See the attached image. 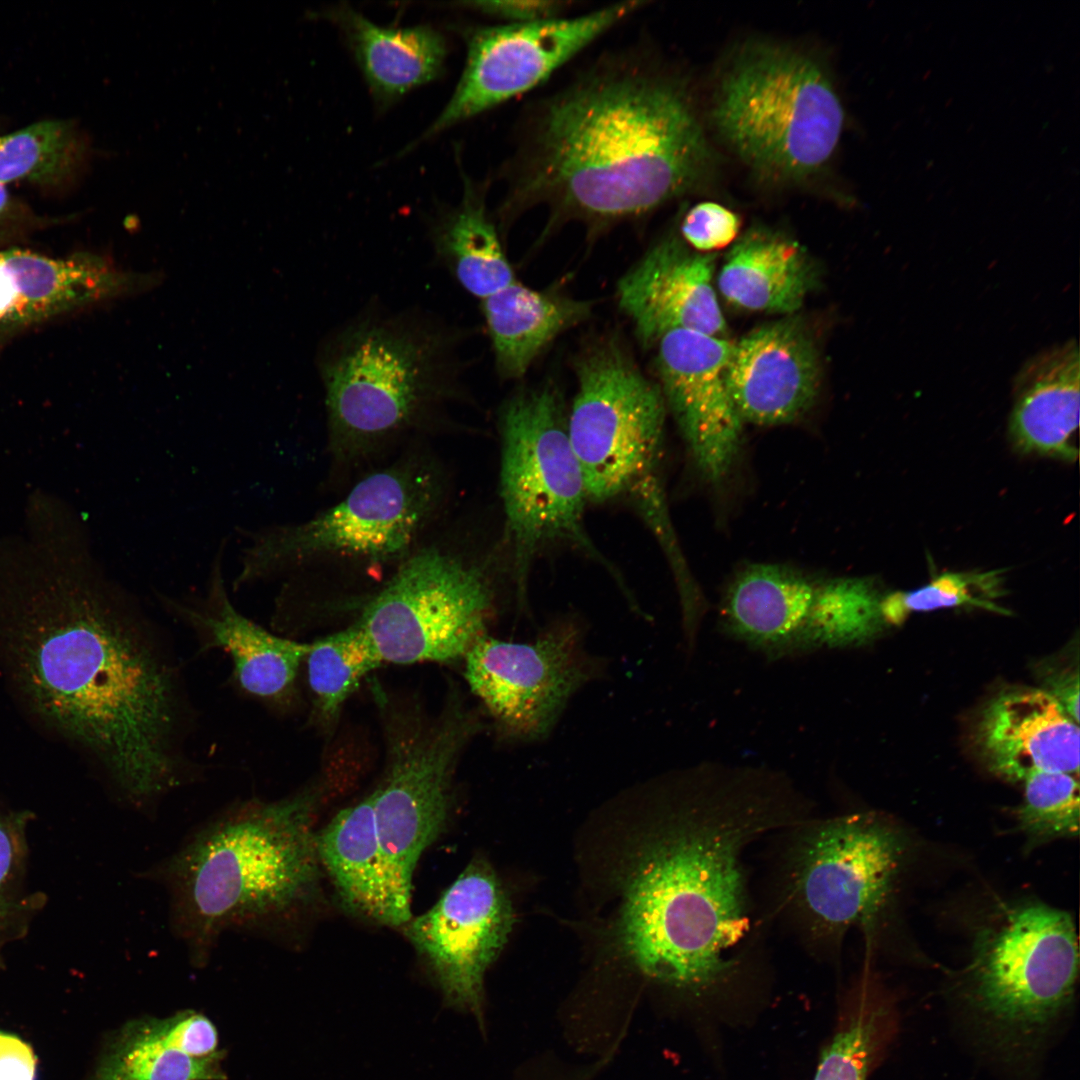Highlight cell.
Here are the masks:
<instances>
[{
	"label": "cell",
	"mask_w": 1080,
	"mask_h": 1080,
	"mask_svg": "<svg viewBox=\"0 0 1080 1080\" xmlns=\"http://www.w3.org/2000/svg\"><path fill=\"white\" fill-rule=\"evenodd\" d=\"M82 526L0 548V650L44 720L93 755L139 811L193 779L178 666Z\"/></svg>",
	"instance_id": "cell-1"
},
{
	"label": "cell",
	"mask_w": 1080,
	"mask_h": 1080,
	"mask_svg": "<svg viewBox=\"0 0 1080 1080\" xmlns=\"http://www.w3.org/2000/svg\"><path fill=\"white\" fill-rule=\"evenodd\" d=\"M519 120L500 233L544 207L542 239L573 222L593 239L695 191L712 168L688 85L639 40L598 55Z\"/></svg>",
	"instance_id": "cell-2"
},
{
	"label": "cell",
	"mask_w": 1080,
	"mask_h": 1080,
	"mask_svg": "<svg viewBox=\"0 0 1080 1080\" xmlns=\"http://www.w3.org/2000/svg\"><path fill=\"white\" fill-rule=\"evenodd\" d=\"M673 781V810L623 879L615 935L648 980L703 992L736 969L752 926L745 852L802 817L794 793L768 773L703 766Z\"/></svg>",
	"instance_id": "cell-3"
},
{
	"label": "cell",
	"mask_w": 1080,
	"mask_h": 1080,
	"mask_svg": "<svg viewBox=\"0 0 1080 1080\" xmlns=\"http://www.w3.org/2000/svg\"><path fill=\"white\" fill-rule=\"evenodd\" d=\"M320 785L273 801H236L143 876L168 896L169 919L192 962L228 931L267 936L312 896L320 872L314 823Z\"/></svg>",
	"instance_id": "cell-4"
},
{
	"label": "cell",
	"mask_w": 1080,
	"mask_h": 1080,
	"mask_svg": "<svg viewBox=\"0 0 1080 1080\" xmlns=\"http://www.w3.org/2000/svg\"><path fill=\"white\" fill-rule=\"evenodd\" d=\"M460 339L431 312L376 306L332 331L316 362L334 451L354 457L456 398Z\"/></svg>",
	"instance_id": "cell-5"
},
{
	"label": "cell",
	"mask_w": 1080,
	"mask_h": 1080,
	"mask_svg": "<svg viewBox=\"0 0 1080 1080\" xmlns=\"http://www.w3.org/2000/svg\"><path fill=\"white\" fill-rule=\"evenodd\" d=\"M567 430L588 501L633 506L664 550L675 577L688 572L662 478L666 404L657 383L615 336L579 352Z\"/></svg>",
	"instance_id": "cell-6"
},
{
	"label": "cell",
	"mask_w": 1080,
	"mask_h": 1080,
	"mask_svg": "<svg viewBox=\"0 0 1080 1080\" xmlns=\"http://www.w3.org/2000/svg\"><path fill=\"white\" fill-rule=\"evenodd\" d=\"M568 412L552 382L519 389L500 409V491L513 558L518 611L528 610V579L537 553L557 542L599 560L626 591L584 525L588 501L572 449Z\"/></svg>",
	"instance_id": "cell-7"
},
{
	"label": "cell",
	"mask_w": 1080,
	"mask_h": 1080,
	"mask_svg": "<svg viewBox=\"0 0 1080 1080\" xmlns=\"http://www.w3.org/2000/svg\"><path fill=\"white\" fill-rule=\"evenodd\" d=\"M722 138L767 177L800 180L820 171L842 132L844 112L811 59L771 46L742 52L724 74L713 107Z\"/></svg>",
	"instance_id": "cell-8"
},
{
	"label": "cell",
	"mask_w": 1080,
	"mask_h": 1080,
	"mask_svg": "<svg viewBox=\"0 0 1080 1080\" xmlns=\"http://www.w3.org/2000/svg\"><path fill=\"white\" fill-rule=\"evenodd\" d=\"M439 487L424 465L404 462L359 481L341 501L296 524L238 528L245 539L235 592L328 559L382 563L402 556L430 520Z\"/></svg>",
	"instance_id": "cell-9"
},
{
	"label": "cell",
	"mask_w": 1080,
	"mask_h": 1080,
	"mask_svg": "<svg viewBox=\"0 0 1080 1080\" xmlns=\"http://www.w3.org/2000/svg\"><path fill=\"white\" fill-rule=\"evenodd\" d=\"M456 696L435 719L416 709L385 713L387 766L371 795L391 891L408 917L414 870L446 827L456 764L482 728L478 713Z\"/></svg>",
	"instance_id": "cell-10"
},
{
	"label": "cell",
	"mask_w": 1080,
	"mask_h": 1080,
	"mask_svg": "<svg viewBox=\"0 0 1080 1080\" xmlns=\"http://www.w3.org/2000/svg\"><path fill=\"white\" fill-rule=\"evenodd\" d=\"M1078 966L1072 917L1039 902L1017 904L977 934L969 999L999 1034L1030 1040L1071 1001Z\"/></svg>",
	"instance_id": "cell-11"
},
{
	"label": "cell",
	"mask_w": 1080,
	"mask_h": 1080,
	"mask_svg": "<svg viewBox=\"0 0 1080 1080\" xmlns=\"http://www.w3.org/2000/svg\"><path fill=\"white\" fill-rule=\"evenodd\" d=\"M496 612V594L481 567L430 547L402 562L356 623L383 662H451L488 635Z\"/></svg>",
	"instance_id": "cell-12"
},
{
	"label": "cell",
	"mask_w": 1080,
	"mask_h": 1080,
	"mask_svg": "<svg viewBox=\"0 0 1080 1080\" xmlns=\"http://www.w3.org/2000/svg\"><path fill=\"white\" fill-rule=\"evenodd\" d=\"M463 660L471 692L499 742L511 747L546 740L573 697L608 671L607 660L588 649L584 624L568 616L528 640L486 635Z\"/></svg>",
	"instance_id": "cell-13"
},
{
	"label": "cell",
	"mask_w": 1080,
	"mask_h": 1080,
	"mask_svg": "<svg viewBox=\"0 0 1080 1080\" xmlns=\"http://www.w3.org/2000/svg\"><path fill=\"white\" fill-rule=\"evenodd\" d=\"M903 853L899 833L872 813L803 826L793 845L786 895L814 939L840 941L884 904Z\"/></svg>",
	"instance_id": "cell-14"
},
{
	"label": "cell",
	"mask_w": 1080,
	"mask_h": 1080,
	"mask_svg": "<svg viewBox=\"0 0 1080 1080\" xmlns=\"http://www.w3.org/2000/svg\"><path fill=\"white\" fill-rule=\"evenodd\" d=\"M646 4L626 0L579 15L468 28L462 75L421 139L536 88Z\"/></svg>",
	"instance_id": "cell-15"
},
{
	"label": "cell",
	"mask_w": 1080,
	"mask_h": 1080,
	"mask_svg": "<svg viewBox=\"0 0 1080 1080\" xmlns=\"http://www.w3.org/2000/svg\"><path fill=\"white\" fill-rule=\"evenodd\" d=\"M511 902L493 869L474 860L405 935L446 1007L472 1014L486 1033L484 977L512 930Z\"/></svg>",
	"instance_id": "cell-16"
},
{
	"label": "cell",
	"mask_w": 1080,
	"mask_h": 1080,
	"mask_svg": "<svg viewBox=\"0 0 1080 1080\" xmlns=\"http://www.w3.org/2000/svg\"><path fill=\"white\" fill-rule=\"evenodd\" d=\"M733 342L691 330H671L656 346L658 386L697 471L720 484L742 444L743 422L732 402L728 366Z\"/></svg>",
	"instance_id": "cell-17"
},
{
	"label": "cell",
	"mask_w": 1080,
	"mask_h": 1080,
	"mask_svg": "<svg viewBox=\"0 0 1080 1080\" xmlns=\"http://www.w3.org/2000/svg\"><path fill=\"white\" fill-rule=\"evenodd\" d=\"M163 280L158 270H127L111 257L90 251L53 257L0 247V330L133 298Z\"/></svg>",
	"instance_id": "cell-18"
},
{
	"label": "cell",
	"mask_w": 1080,
	"mask_h": 1080,
	"mask_svg": "<svg viewBox=\"0 0 1080 1080\" xmlns=\"http://www.w3.org/2000/svg\"><path fill=\"white\" fill-rule=\"evenodd\" d=\"M227 545L228 537H223L202 593L174 597L155 590L154 594L168 613L196 632L202 650L220 649L230 656L233 680L243 693L279 706L290 698L310 644L268 631L233 605L224 577Z\"/></svg>",
	"instance_id": "cell-19"
},
{
	"label": "cell",
	"mask_w": 1080,
	"mask_h": 1080,
	"mask_svg": "<svg viewBox=\"0 0 1080 1080\" xmlns=\"http://www.w3.org/2000/svg\"><path fill=\"white\" fill-rule=\"evenodd\" d=\"M715 262V254L692 251L668 236L619 279L618 305L643 347H653L662 335L677 329L727 338L712 283Z\"/></svg>",
	"instance_id": "cell-20"
},
{
	"label": "cell",
	"mask_w": 1080,
	"mask_h": 1080,
	"mask_svg": "<svg viewBox=\"0 0 1080 1080\" xmlns=\"http://www.w3.org/2000/svg\"><path fill=\"white\" fill-rule=\"evenodd\" d=\"M727 379L743 423L783 425L815 402L820 359L800 321L781 319L755 328L733 344Z\"/></svg>",
	"instance_id": "cell-21"
},
{
	"label": "cell",
	"mask_w": 1080,
	"mask_h": 1080,
	"mask_svg": "<svg viewBox=\"0 0 1080 1080\" xmlns=\"http://www.w3.org/2000/svg\"><path fill=\"white\" fill-rule=\"evenodd\" d=\"M976 738L987 766L1009 781L1035 772L1079 774V725L1044 689H1010L993 698Z\"/></svg>",
	"instance_id": "cell-22"
},
{
	"label": "cell",
	"mask_w": 1080,
	"mask_h": 1080,
	"mask_svg": "<svg viewBox=\"0 0 1080 1080\" xmlns=\"http://www.w3.org/2000/svg\"><path fill=\"white\" fill-rule=\"evenodd\" d=\"M1010 432L1019 448L1074 461L1079 425L1080 360L1069 340L1027 360L1015 379Z\"/></svg>",
	"instance_id": "cell-23"
},
{
	"label": "cell",
	"mask_w": 1080,
	"mask_h": 1080,
	"mask_svg": "<svg viewBox=\"0 0 1080 1080\" xmlns=\"http://www.w3.org/2000/svg\"><path fill=\"white\" fill-rule=\"evenodd\" d=\"M320 864L342 904L353 913L389 927L411 918L399 908L378 841L372 795L340 810L316 835Z\"/></svg>",
	"instance_id": "cell-24"
},
{
	"label": "cell",
	"mask_w": 1080,
	"mask_h": 1080,
	"mask_svg": "<svg viewBox=\"0 0 1080 1080\" xmlns=\"http://www.w3.org/2000/svg\"><path fill=\"white\" fill-rule=\"evenodd\" d=\"M818 583L797 570L759 563L730 583L722 616L743 640L770 651L810 642L809 619Z\"/></svg>",
	"instance_id": "cell-25"
},
{
	"label": "cell",
	"mask_w": 1080,
	"mask_h": 1080,
	"mask_svg": "<svg viewBox=\"0 0 1080 1080\" xmlns=\"http://www.w3.org/2000/svg\"><path fill=\"white\" fill-rule=\"evenodd\" d=\"M325 16L344 33L374 98L390 103L437 78L447 57L443 34L429 25L383 27L348 6Z\"/></svg>",
	"instance_id": "cell-26"
},
{
	"label": "cell",
	"mask_w": 1080,
	"mask_h": 1080,
	"mask_svg": "<svg viewBox=\"0 0 1080 1080\" xmlns=\"http://www.w3.org/2000/svg\"><path fill=\"white\" fill-rule=\"evenodd\" d=\"M817 283L816 265L804 248L760 229L732 246L717 277L720 293L732 305L785 314L797 311Z\"/></svg>",
	"instance_id": "cell-27"
},
{
	"label": "cell",
	"mask_w": 1080,
	"mask_h": 1080,
	"mask_svg": "<svg viewBox=\"0 0 1080 1080\" xmlns=\"http://www.w3.org/2000/svg\"><path fill=\"white\" fill-rule=\"evenodd\" d=\"M592 307L590 301L534 290L519 281L482 299L498 376L522 378L556 337L591 316Z\"/></svg>",
	"instance_id": "cell-28"
},
{
	"label": "cell",
	"mask_w": 1080,
	"mask_h": 1080,
	"mask_svg": "<svg viewBox=\"0 0 1080 1080\" xmlns=\"http://www.w3.org/2000/svg\"><path fill=\"white\" fill-rule=\"evenodd\" d=\"M487 184L463 176L460 203L439 215L430 228L436 257L457 282L480 300L517 281L486 208Z\"/></svg>",
	"instance_id": "cell-29"
},
{
	"label": "cell",
	"mask_w": 1080,
	"mask_h": 1080,
	"mask_svg": "<svg viewBox=\"0 0 1080 1080\" xmlns=\"http://www.w3.org/2000/svg\"><path fill=\"white\" fill-rule=\"evenodd\" d=\"M895 1001L870 975H863L840 1003L833 1035L813 1080H867L895 1040Z\"/></svg>",
	"instance_id": "cell-30"
},
{
	"label": "cell",
	"mask_w": 1080,
	"mask_h": 1080,
	"mask_svg": "<svg viewBox=\"0 0 1080 1080\" xmlns=\"http://www.w3.org/2000/svg\"><path fill=\"white\" fill-rule=\"evenodd\" d=\"M223 1057L192 1058L165 1038L158 1018L142 1017L108 1039L91 1080H225Z\"/></svg>",
	"instance_id": "cell-31"
},
{
	"label": "cell",
	"mask_w": 1080,
	"mask_h": 1080,
	"mask_svg": "<svg viewBox=\"0 0 1080 1080\" xmlns=\"http://www.w3.org/2000/svg\"><path fill=\"white\" fill-rule=\"evenodd\" d=\"M89 144L69 121L45 120L0 136V183L55 188L84 168Z\"/></svg>",
	"instance_id": "cell-32"
},
{
	"label": "cell",
	"mask_w": 1080,
	"mask_h": 1080,
	"mask_svg": "<svg viewBox=\"0 0 1080 1080\" xmlns=\"http://www.w3.org/2000/svg\"><path fill=\"white\" fill-rule=\"evenodd\" d=\"M305 659L315 706L327 722L336 718L361 680L383 663L357 623L310 643Z\"/></svg>",
	"instance_id": "cell-33"
},
{
	"label": "cell",
	"mask_w": 1080,
	"mask_h": 1080,
	"mask_svg": "<svg viewBox=\"0 0 1080 1080\" xmlns=\"http://www.w3.org/2000/svg\"><path fill=\"white\" fill-rule=\"evenodd\" d=\"M880 594L866 578H835L817 585L809 619L810 642L831 647L872 640L887 626Z\"/></svg>",
	"instance_id": "cell-34"
},
{
	"label": "cell",
	"mask_w": 1080,
	"mask_h": 1080,
	"mask_svg": "<svg viewBox=\"0 0 1080 1080\" xmlns=\"http://www.w3.org/2000/svg\"><path fill=\"white\" fill-rule=\"evenodd\" d=\"M1002 571L950 572L911 591L882 597L880 610L886 625H901L911 614L955 607H976L1009 614L996 599L1003 594Z\"/></svg>",
	"instance_id": "cell-35"
},
{
	"label": "cell",
	"mask_w": 1080,
	"mask_h": 1080,
	"mask_svg": "<svg viewBox=\"0 0 1080 1080\" xmlns=\"http://www.w3.org/2000/svg\"><path fill=\"white\" fill-rule=\"evenodd\" d=\"M1022 782L1024 797L1017 811V821L1030 846L1078 834V776L1064 772H1035Z\"/></svg>",
	"instance_id": "cell-36"
},
{
	"label": "cell",
	"mask_w": 1080,
	"mask_h": 1080,
	"mask_svg": "<svg viewBox=\"0 0 1080 1080\" xmlns=\"http://www.w3.org/2000/svg\"><path fill=\"white\" fill-rule=\"evenodd\" d=\"M739 228L738 216L714 202H701L690 208L680 225L683 239L701 253L728 246Z\"/></svg>",
	"instance_id": "cell-37"
},
{
	"label": "cell",
	"mask_w": 1080,
	"mask_h": 1080,
	"mask_svg": "<svg viewBox=\"0 0 1080 1080\" xmlns=\"http://www.w3.org/2000/svg\"><path fill=\"white\" fill-rule=\"evenodd\" d=\"M165 1038L176 1048L196 1059L223 1055L218 1050V1032L205 1015L188 1009L159 1019Z\"/></svg>",
	"instance_id": "cell-38"
},
{
	"label": "cell",
	"mask_w": 1080,
	"mask_h": 1080,
	"mask_svg": "<svg viewBox=\"0 0 1080 1080\" xmlns=\"http://www.w3.org/2000/svg\"><path fill=\"white\" fill-rule=\"evenodd\" d=\"M459 5L501 21V24H521L553 19L566 15L577 6V2L566 0H503V1H468Z\"/></svg>",
	"instance_id": "cell-39"
},
{
	"label": "cell",
	"mask_w": 1080,
	"mask_h": 1080,
	"mask_svg": "<svg viewBox=\"0 0 1080 1080\" xmlns=\"http://www.w3.org/2000/svg\"><path fill=\"white\" fill-rule=\"evenodd\" d=\"M20 825L16 817L0 814V927L14 907V886L24 852Z\"/></svg>",
	"instance_id": "cell-40"
},
{
	"label": "cell",
	"mask_w": 1080,
	"mask_h": 1080,
	"mask_svg": "<svg viewBox=\"0 0 1080 1080\" xmlns=\"http://www.w3.org/2000/svg\"><path fill=\"white\" fill-rule=\"evenodd\" d=\"M46 223L0 183V247Z\"/></svg>",
	"instance_id": "cell-41"
},
{
	"label": "cell",
	"mask_w": 1080,
	"mask_h": 1080,
	"mask_svg": "<svg viewBox=\"0 0 1080 1080\" xmlns=\"http://www.w3.org/2000/svg\"><path fill=\"white\" fill-rule=\"evenodd\" d=\"M36 1058L19 1037L0 1031V1080H35Z\"/></svg>",
	"instance_id": "cell-42"
},
{
	"label": "cell",
	"mask_w": 1080,
	"mask_h": 1080,
	"mask_svg": "<svg viewBox=\"0 0 1080 1080\" xmlns=\"http://www.w3.org/2000/svg\"><path fill=\"white\" fill-rule=\"evenodd\" d=\"M1046 689L1064 709V711L1079 723V676L1072 669L1060 670L1046 680Z\"/></svg>",
	"instance_id": "cell-43"
}]
</instances>
